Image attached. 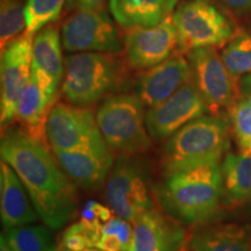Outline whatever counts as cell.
I'll list each match as a JSON object with an SVG mask.
<instances>
[{
	"label": "cell",
	"mask_w": 251,
	"mask_h": 251,
	"mask_svg": "<svg viewBox=\"0 0 251 251\" xmlns=\"http://www.w3.org/2000/svg\"><path fill=\"white\" fill-rule=\"evenodd\" d=\"M107 142L83 149L52 153L70 180L85 190H99L108 178L114 159Z\"/></svg>",
	"instance_id": "cell-14"
},
{
	"label": "cell",
	"mask_w": 251,
	"mask_h": 251,
	"mask_svg": "<svg viewBox=\"0 0 251 251\" xmlns=\"http://www.w3.org/2000/svg\"><path fill=\"white\" fill-rule=\"evenodd\" d=\"M224 201L238 206L251 200V155L227 152L221 166Z\"/></svg>",
	"instance_id": "cell-22"
},
{
	"label": "cell",
	"mask_w": 251,
	"mask_h": 251,
	"mask_svg": "<svg viewBox=\"0 0 251 251\" xmlns=\"http://www.w3.org/2000/svg\"><path fill=\"white\" fill-rule=\"evenodd\" d=\"M0 155L19 176L40 219L50 229H61L76 211V191L47 143L23 128L4 130Z\"/></svg>",
	"instance_id": "cell-1"
},
{
	"label": "cell",
	"mask_w": 251,
	"mask_h": 251,
	"mask_svg": "<svg viewBox=\"0 0 251 251\" xmlns=\"http://www.w3.org/2000/svg\"><path fill=\"white\" fill-rule=\"evenodd\" d=\"M184 251H251V234L233 224L194 226L187 233Z\"/></svg>",
	"instance_id": "cell-19"
},
{
	"label": "cell",
	"mask_w": 251,
	"mask_h": 251,
	"mask_svg": "<svg viewBox=\"0 0 251 251\" xmlns=\"http://www.w3.org/2000/svg\"><path fill=\"white\" fill-rule=\"evenodd\" d=\"M101 233L93 230L81 221L69 226L62 235L61 248L69 251H83L98 243Z\"/></svg>",
	"instance_id": "cell-28"
},
{
	"label": "cell",
	"mask_w": 251,
	"mask_h": 251,
	"mask_svg": "<svg viewBox=\"0 0 251 251\" xmlns=\"http://www.w3.org/2000/svg\"><path fill=\"white\" fill-rule=\"evenodd\" d=\"M172 21L180 51L225 46L235 35L228 19L208 0L184 2L174 12Z\"/></svg>",
	"instance_id": "cell-6"
},
{
	"label": "cell",
	"mask_w": 251,
	"mask_h": 251,
	"mask_svg": "<svg viewBox=\"0 0 251 251\" xmlns=\"http://www.w3.org/2000/svg\"><path fill=\"white\" fill-rule=\"evenodd\" d=\"M178 37L172 15L152 27L129 28L125 37V51L130 67L150 69L170 57Z\"/></svg>",
	"instance_id": "cell-13"
},
{
	"label": "cell",
	"mask_w": 251,
	"mask_h": 251,
	"mask_svg": "<svg viewBox=\"0 0 251 251\" xmlns=\"http://www.w3.org/2000/svg\"><path fill=\"white\" fill-rule=\"evenodd\" d=\"M191 79L192 69L188 59L181 54L172 55L141 76L137 84V96L144 106L155 107Z\"/></svg>",
	"instance_id": "cell-16"
},
{
	"label": "cell",
	"mask_w": 251,
	"mask_h": 251,
	"mask_svg": "<svg viewBox=\"0 0 251 251\" xmlns=\"http://www.w3.org/2000/svg\"><path fill=\"white\" fill-rule=\"evenodd\" d=\"M178 0H109L113 18L127 28L152 27L170 18Z\"/></svg>",
	"instance_id": "cell-21"
},
{
	"label": "cell",
	"mask_w": 251,
	"mask_h": 251,
	"mask_svg": "<svg viewBox=\"0 0 251 251\" xmlns=\"http://www.w3.org/2000/svg\"><path fill=\"white\" fill-rule=\"evenodd\" d=\"M97 124L112 149L135 155L151 147L143 102L139 96L119 94L107 98L98 108Z\"/></svg>",
	"instance_id": "cell-4"
},
{
	"label": "cell",
	"mask_w": 251,
	"mask_h": 251,
	"mask_svg": "<svg viewBox=\"0 0 251 251\" xmlns=\"http://www.w3.org/2000/svg\"><path fill=\"white\" fill-rule=\"evenodd\" d=\"M187 59L192 69V79L208 111L218 114L222 108L229 109L237 101L240 91L236 79L226 68L215 47L191 50Z\"/></svg>",
	"instance_id": "cell-9"
},
{
	"label": "cell",
	"mask_w": 251,
	"mask_h": 251,
	"mask_svg": "<svg viewBox=\"0 0 251 251\" xmlns=\"http://www.w3.org/2000/svg\"><path fill=\"white\" fill-rule=\"evenodd\" d=\"M49 251H59V250H58L57 248H56V247H54V248H52V249H50Z\"/></svg>",
	"instance_id": "cell-36"
},
{
	"label": "cell",
	"mask_w": 251,
	"mask_h": 251,
	"mask_svg": "<svg viewBox=\"0 0 251 251\" xmlns=\"http://www.w3.org/2000/svg\"><path fill=\"white\" fill-rule=\"evenodd\" d=\"M33 36L18 37L1 50L0 64V122L4 131L15 119L18 99L31 75Z\"/></svg>",
	"instance_id": "cell-12"
},
{
	"label": "cell",
	"mask_w": 251,
	"mask_h": 251,
	"mask_svg": "<svg viewBox=\"0 0 251 251\" xmlns=\"http://www.w3.org/2000/svg\"><path fill=\"white\" fill-rule=\"evenodd\" d=\"M46 133L50 148L62 151L106 142L93 112L72 103L55 102L47 119Z\"/></svg>",
	"instance_id": "cell-10"
},
{
	"label": "cell",
	"mask_w": 251,
	"mask_h": 251,
	"mask_svg": "<svg viewBox=\"0 0 251 251\" xmlns=\"http://www.w3.org/2000/svg\"><path fill=\"white\" fill-rule=\"evenodd\" d=\"M221 58L235 79L251 74V36L235 33L222 49Z\"/></svg>",
	"instance_id": "cell-24"
},
{
	"label": "cell",
	"mask_w": 251,
	"mask_h": 251,
	"mask_svg": "<svg viewBox=\"0 0 251 251\" xmlns=\"http://www.w3.org/2000/svg\"><path fill=\"white\" fill-rule=\"evenodd\" d=\"M96 248L102 251H125V247L120 238L113 234L100 235Z\"/></svg>",
	"instance_id": "cell-30"
},
{
	"label": "cell",
	"mask_w": 251,
	"mask_h": 251,
	"mask_svg": "<svg viewBox=\"0 0 251 251\" xmlns=\"http://www.w3.org/2000/svg\"><path fill=\"white\" fill-rule=\"evenodd\" d=\"M61 41L58 29L47 26L33 39L31 74L50 97L56 99L64 78Z\"/></svg>",
	"instance_id": "cell-17"
},
{
	"label": "cell",
	"mask_w": 251,
	"mask_h": 251,
	"mask_svg": "<svg viewBox=\"0 0 251 251\" xmlns=\"http://www.w3.org/2000/svg\"><path fill=\"white\" fill-rule=\"evenodd\" d=\"M61 39L68 52L118 54L124 49L117 27L101 8H78L63 24Z\"/></svg>",
	"instance_id": "cell-8"
},
{
	"label": "cell",
	"mask_w": 251,
	"mask_h": 251,
	"mask_svg": "<svg viewBox=\"0 0 251 251\" xmlns=\"http://www.w3.org/2000/svg\"><path fill=\"white\" fill-rule=\"evenodd\" d=\"M207 111L205 100L191 79L170 98L148 109L146 113L147 129L153 140L169 139L188 122L203 117Z\"/></svg>",
	"instance_id": "cell-11"
},
{
	"label": "cell",
	"mask_w": 251,
	"mask_h": 251,
	"mask_svg": "<svg viewBox=\"0 0 251 251\" xmlns=\"http://www.w3.org/2000/svg\"><path fill=\"white\" fill-rule=\"evenodd\" d=\"M221 2L237 13L251 11V0H221Z\"/></svg>",
	"instance_id": "cell-31"
},
{
	"label": "cell",
	"mask_w": 251,
	"mask_h": 251,
	"mask_svg": "<svg viewBox=\"0 0 251 251\" xmlns=\"http://www.w3.org/2000/svg\"><path fill=\"white\" fill-rule=\"evenodd\" d=\"M61 251H69V250H63V249H61ZM83 251H102V250H99V249H92V248H90V249H86V250H83Z\"/></svg>",
	"instance_id": "cell-35"
},
{
	"label": "cell",
	"mask_w": 251,
	"mask_h": 251,
	"mask_svg": "<svg viewBox=\"0 0 251 251\" xmlns=\"http://www.w3.org/2000/svg\"><path fill=\"white\" fill-rule=\"evenodd\" d=\"M105 198L114 214L130 224L153 208L146 169L139 159L127 153L118 156L106 181Z\"/></svg>",
	"instance_id": "cell-7"
},
{
	"label": "cell",
	"mask_w": 251,
	"mask_h": 251,
	"mask_svg": "<svg viewBox=\"0 0 251 251\" xmlns=\"http://www.w3.org/2000/svg\"><path fill=\"white\" fill-rule=\"evenodd\" d=\"M0 251H13L9 247V244L4 236V234H1V237H0Z\"/></svg>",
	"instance_id": "cell-34"
},
{
	"label": "cell",
	"mask_w": 251,
	"mask_h": 251,
	"mask_svg": "<svg viewBox=\"0 0 251 251\" xmlns=\"http://www.w3.org/2000/svg\"><path fill=\"white\" fill-rule=\"evenodd\" d=\"M0 216L5 228L37 221L35 206L19 176L5 161L0 163Z\"/></svg>",
	"instance_id": "cell-18"
},
{
	"label": "cell",
	"mask_w": 251,
	"mask_h": 251,
	"mask_svg": "<svg viewBox=\"0 0 251 251\" xmlns=\"http://www.w3.org/2000/svg\"><path fill=\"white\" fill-rule=\"evenodd\" d=\"M79 8H101L106 0H74Z\"/></svg>",
	"instance_id": "cell-33"
},
{
	"label": "cell",
	"mask_w": 251,
	"mask_h": 251,
	"mask_svg": "<svg viewBox=\"0 0 251 251\" xmlns=\"http://www.w3.org/2000/svg\"><path fill=\"white\" fill-rule=\"evenodd\" d=\"M55 101L31 74L18 99L15 120L27 134L47 143V119Z\"/></svg>",
	"instance_id": "cell-20"
},
{
	"label": "cell",
	"mask_w": 251,
	"mask_h": 251,
	"mask_svg": "<svg viewBox=\"0 0 251 251\" xmlns=\"http://www.w3.org/2000/svg\"><path fill=\"white\" fill-rule=\"evenodd\" d=\"M231 128L241 152L251 155V106L242 99L229 108Z\"/></svg>",
	"instance_id": "cell-27"
},
{
	"label": "cell",
	"mask_w": 251,
	"mask_h": 251,
	"mask_svg": "<svg viewBox=\"0 0 251 251\" xmlns=\"http://www.w3.org/2000/svg\"><path fill=\"white\" fill-rule=\"evenodd\" d=\"M229 147V125L219 117H203L188 122L169 137L162 150L165 176L216 164Z\"/></svg>",
	"instance_id": "cell-3"
},
{
	"label": "cell",
	"mask_w": 251,
	"mask_h": 251,
	"mask_svg": "<svg viewBox=\"0 0 251 251\" xmlns=\"http://www.w3.org/2000/svg\"><path fill=\"white\" fill-rule=\"evenodd\" d=\"M101 234H113L121 240L125 247V251H130L131 242H133L134 227H131L130 222L127 220L115 216L108 222H106L101 228Z\"/></svg>",
	"instance_id": "cell-29"
},
{
	"label": "cell",
	"mask_w": 251,
	"mask_h": 251,
	"mask_svg": "<svg viewBox=\"0 0 251 251\" xmlns=\"http://www.w3.org/2000/svg\"><path fill=\"white\" fill-rule=\"evenodd\" d=\"M240 98H251V74H248L242 77L238 84Z\"/></svg>",
	"instance_id": "cell-32"
},
{
	"label": "cell",
	"mask_w": 251,
	"mask_h": 251,
	"mask_svg": "<svg viewBox=\"0 0 251 251\" xmlns=\"http://www.w3.org/2000/svg\"><path fill=\"white\" fill-rule=\"evenodd\" d=\"M130 251H184L187 231L181 222L156 209L143 213L133 224Z\"/></svg>",
	"instance_id": "cell-15"
},
{
	"label": "cell",
	"mask_w": 251,
	"mask_h": 251,
	"mask_svg": "<svg viewBox=\"0 0 251 251\" xmlns=\"http://www.w3.org/2000/svg\"><path fill=\"white\" fill-rule=\"evenodd\" d=\"M26 4L24 0H1L0 2V45L1 50L26 30Z\"/></svg>",
	"instance_id": "cell-25"
},
{
	"label": "cell",
	"mask_w": 251,
	"mask_h": 251,
	"mask_svg": "<svg viewBox=\"0 0 251 251\" xmlns=\"http://www.w3.org/2000/svg\"><path fill=\"white\" fill-rule=\"evenodd\" d=\"M119 79L118 63L103 52H78L64 59L63 98L76 106L99 101L115 89Z\"/></svg>",
	"instance_id": "cell-5"
},
{
	"label": "cell",
	"mask_w": 251,
	"mask_h": 251,
	"mask_svg": "<svg viewBox=\"0 0 251 251\" xmlns=\"http://www.w3.org/2000/svg\"><path fill=\"white\" fill-rule=\"evenodd\" d=\"M67 0H27L25 34L34 36L41 29L55 21L61 14Z\"/></svg>",
	"instance_id": "cell-26"
},
{
	"label": "cell",
	"mask_w": 251,
	"mask_h": 251,
	"mask_svg": "<svg viewBox=\"0 0 251 251\" xmlns=\"http://www.w3.org/2000/svg\"><path fill=\"white\" fill-rule=\"evenodd\" d=\"M152 192L163 211L178 221L209 224L218 218L224 200L221 166L216 163L169 175Z\"/></svg>",
	"instance_id": "cell-2"
},
{
	"label": "cell",
	"mask_w": 251,
	"mask_h": 251,
	"mask_svg": "<svg viewBox=\"0 0 251 251\" xmlns=\"http://www.w3.org/2000/svg\"><path fill=\"white\" fill-rule=\"evenodd\" d=\"M4 236L13 251H49L54 248L48 226H19L6 228Z\"/></svg>",
	"instance_id": "cell-23"
}]
</instances>
